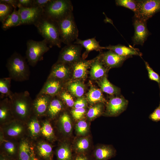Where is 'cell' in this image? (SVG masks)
<instances>
[{
	"instance_id": "1",
	"label": "cell",
	"mask_w": 160,
	"mask_h": 160,
	"mask_svg": "<svg viewBox=\"0 0 160 160\" xmlns=\"http://www.w3.org/2000/svg\"><path fill=\"white\" fill-rule=\"evenodd\" d=\"M34 25L39 33L46 40L50 48L53 46L61 47L62 42L57 22L43 14Z\"/></svg>"
},
{
	"instance_id": "2",
	"label": "cell",
	"mask_w": 160,
	"mask_h": 160,
	"mask_svg": "<svg viewBox=\"0 0 160 160\" xmlns=\"http://www.w3.org/2000/svg\"><path fill=\"white\" fill-rule=\"evenodd\" d=\"M6 67L9 77L12 79L23 81L29 79L30 71L26 59L17 52H15L8 59Z\"/></svg>"
},
{
	"instance_id": "3",
	"label": "cell",
	"mask_w": 160,
	"mask_h": 160,
	"mask_svg": "<svg viewBox=\"0 0 160 160\" xmlns=\"http://www.w3.org/2000/svg\"><path fill=\"white\" fill-rule=\"evenodd\" d=\"M73 7L70 0H51L43 9L44 14L57 22L73 12Z\"/></svg>"
},
{
	"instance_id": "4",
	"label": "cell",
	"mask_w": 160,
	"mask_h": 160,
	"mask_svg": "<svg viewBox=\"0 0 160 160\" xmlns=\"http://www.w3.org/2000/svg\"><path fill=\"white\" fill-rule=\"evenodd\" d=\"M62 43L68 45L78 39L79 31L72 12L57 22Z\"/></svg>"
},
{
	"instance_id": "5",
	"label": "cell",
	"mask_w": 160,
	"mask_h": 160,
	"mask_svg": "<svg viewBox=\"0 0 160 160\" xmlns=\"http://www.w3.org/2000/svg\"><path fill=\"white\" fill-rule=\"evenodd\" d=\"M48 45L44 39L39 41L29 39L27 41L26 58L31 66L34 67L42 60L43 55L49 49Z\"/></svg>"
},
{
	"instance_id": "6",
	"label": "cell",
	"mask_w": 160,
	"mask_h": 160,
	"mask_svg": "<svg viewBox=\"0 0 160 160\" xmlns=\"http://www.w3.org/2000/svg\"><path fill=\"white\" fill-rule=\"evenodd\" d=\"M28 91L12 93L9 98L12 110L17 116L24 118L29 112L31 98Z\"/></svg>"
},
{
	"instance_id": "7",
	"label": "cell",
	"mask_w": 160,
	"mask_h": 160,
	"mask_svg": "<svg viewBox=\"0 0 160 160\" xmlns=\"http://www.w3.org/2000/svg\"><path fill=\"white\" fill-rule=\"evenodd\" d=\"M137 7L134 17L147 21L156 13L160 12V0H137Z\"/></svg>"
},
{
	"instance_id": "8",
	"label": "cell",
	"mask_w": 160,
	"mask_h": 160,
	"mask_svg": "<svg viewBox=\"0 0 160 160\" xmlns=\"http://www.w3.org/2000/svg\"><path fill=\"white\" fill-rule=\"evenodd\" d=\"M82 47L74 44L66 45L60 51L57 62L71 65L77 61L81 59Z\"/></svg>"
},
{
	"instance_id": "9",
	"label": "cell",
	"mask_w": 160,
	"mask_h": 160,
	"mask_svg": "<svg viewBox=\"0 0 160 160\" xmlns=\"http://www.w3.org/2000/svg\"><path fill=\"white\" fill-rule=\"evenodd\" d=\"M128 104V101L123 96L112 97L106 104L104 114L109 116H118L126 109Z\"/></svg>"
},
{
	"instance_id": "10",
	"label": "cell",
	"mask_w": 160,
	"mask_h": 160,
	"mask_svg": "<svg viewBox=\"0 0 160 160\" xmlns=\"http://www.w3.org/2000/svg\"><path fill=\"white\" fill-rule=\"evenodd\" d=\"M18 11L20 15L21 25L34 24L43 15V9L36 7H18Z\"/></svg>"
},
{
	"instance_id": "11",
	"label": "cell",
	"mask_w": 160,
	"mask_h": 160,
	"mask_svg": "<svg viewBox=\"0 0 160 160\" xmlns=\"http://www.w3.org/2000/svg\"><path fill=\"white\" fill-rule=\"evenodd\" d=\"M133 25L135 29L134 35L132 38L133 47L137 44L143 46L151 34L147 27L146 21L134 17Z\"/></svg>"
},
{
	"instance_id": "12",
	"label": "cell",
	"mask_w": 160,
	"mask_h": 160,
	"mask_svg": "<svg viewBox=\"0 0 160 160\" xmlns=\"http://www.w3.org/2000/svg\"><path fill=\"white\" fill-rule=\"evenodd\" d=\"M98 56L100 61L109 69L120 67L125 60L129 58L121 56L110 50L101 52Z\"/></svg>"
},
{
	"instance_id": "13",
	"label": "cell",
	"mask_w": 160,
	"mask_h": 160,
	"mask_svg": "<svg viewBox=\"0 0 160 160\" xmlns=\"http://www.w3.org/2000/svg\"><path fill=\"white\" fill-rule=\"evenodd\" d=\"M95 58L92 59L86 60L81 59L77 61L70 65L72 73V79L73 80L85 79L87 76L88 69L90 68Z\"/></svg>"
},
{
	"instance_id": "14",
	"label": "cell",
	"mask_w": 160,
	"mask_h": 160,
	"mask_svg": "<svg viewBox=\"0 0 160 160\" xmlns=\"http://www.w3.org/2000/svg\"><path fill=\"white\" fill-rule=\"evenodd\" d=\"M66 82L52 78H47L37 95H48L52 97L57 96L64 89Z\"/></svg>"
},
{
	"instance_id": "15",
	"label": "cell",
	"mask_w": 160,
	"mask_h": 160,
	"mask_svg": "<svg viewBox=\"0 0 160 160\" xmlns=\"http://www.w3.org/2000/svg\"><path fill=\"white\" fill-rule=\"evenodd\" d=\"M71 72L70 65L57 62L52 67L48 78L55 79L66 82L70 79Z\"/></svg>"
},
{
	"instance_id": "16",
	"label": "cell",
	"mask_w": 160,
	"mask_h": 160,
	"mask_svg": "<svg viewBox=\"0 0 160 160\" xmlns=\"http://www.w3.org/2000/svg\"><path fill=\"white\" fill-rule=\"evenodd\" d=\"M116 153L112 145H101L96 148L91 156L94 160H108L115 156Z\"/></svg>"
},
{
	"instance_id": "17",
	"label": "cell",
	"mask_w": 160,
	"mask_h": 160,
	"mask_svg": "<svg viewBox=\"0 0 160 160\" xmlns=\"http://www.w3.org/2000/svg\"><path fill=\"white\" fill-rule=\"evenodd\" d=\"M109 69L100 61L98 56L95 58L90 67V78L93 80H99L107 76Z\"/></svg>"
},
{
	"instance_id": "18",
	"label": "cell",
	"mask_w": 160,
	"mask_h": 160,
	"mask_svg": "<svg viewBox=\"0 0 160 160\" xmlns=\"http://www.w3.org/2000/svg\"><path fill=\"white\" fill-rule=\"evenodd\" d=\"M104 47L105 49L112 51L122 56L130 57L133 55H142V53L138 49L134 48L130 45L128 47L119 44L116 45H110Z\"/></svg>"
},
{
	"instance_id": "19",
	"label": "cell",
	"mask_w": 160,
	"mask_h": 160,
	"mask_svg": "<svg viewBox=\"0 0 160 160\" xmlns=\"http://www.w3.org/2000/svg\"><path fill=\"white\" fill-rule=\"evenodd\" d=\"M52 97L42 94L37 95L33 103V108L39 115L44 114L47 111L48 107Z\"/></svg>"
},
{
	"instance_id": "20",
	"label": "cell",
	"mask_w": 160,
	"mask_h": 160,
	"mask_svg": "<svg viewBox=\"0 0 160 160\" xmlns=\"http://www.w3.org/2000/svg\"><path fill=\"white\" fill-rule=\"evenodd\" d=\"M73 44L80 45L85 48V51L83 56L84 58L87 57L88 53L91 51L93 50L100 51L105 49L104 47L100 45L99 42L96 40L95 37L84 40L78 38L74 42Z\"/></svg>"
},
{
	"instance_id": "21",
	"label": "cell",
	"mask_w": 160,
	"mask_h": 160,
	"mask_svg": "<svg viewBox=\"0 0 160 160\" xmlns=\"http://www.w3.org/2000/svg\"><path fill=\"white\" fill-rule=\"evenodd\" d=\"M66 89L72 95L79 98L83 97L85 90L84 84L80 80H73L66 83Z\"/></svg>"
},
{
	"instance_id": "22",
	"label": "cell",
	"mask_w": 160,
	"mask_h": 160,
	"mask_svg": "<svg viewBox=\"0 0 160 160\" xmlns=\"http://www.w3.org/2000/svg\"><path fill=\"white\" fill-rule=\"evenodd\" d=\"M87 101L91 104L103 103L106 104L107 102L102 93V91L94 86H91L86 94Z\"/></svg>"
},
{
	"instance_id": "23",
	"label": "cell",
	"mask_w": 160,
	"mask_h": 160,
	"mask_svg": "<svg viewBox=\"0 0 160 160\" xmlns=\"http://www.w3.org/2000/svg\"><path fill=\"white\" fill-rule=\"evenodd\" d=\"M101 90L111 95H119L120 93L119 88L112 84L108 80L107 76L97 81Z\"/></svg>"
},
{
	"instance_id": "24",
	"label": "cell",
	"mask_w": 160,
	"mask_h": 160,
	"mask_svg": "<svg viewBox=\"0 0 160 160\" xmlns=\"http://www.w3.org/2000/svg\"><path fill=\"white\" fill-rule=\"evenodd\" d=\"M21 18L18 10L14 9L12 13L2 23L1 28L6 31L11 28L21 25Z\"/></svg>"
},
{
	"instance_id": "25",
	"label": "cell",
	"mask_w": 160,
	"mask_h": 160,
	"mask_svg": "<svg viewBox=\"0 0 160 160\" xmlns=\"http://www.w3.org/2000/svg\"><path fill=\"white\" fill-rule=\"evenodd\" d=\"M90 145L89 139L82 137L77 139L74 144V150L76 153L88 154Z\"/></svg>"
},
{
	"instance_id": "26",
	"label": "cell",
	"mask_w": 160,
	"mask_h": 160,
	"mask_svg": "<svg viewBox=\"0 0 160 160\" xmlns=\"http://www.w3.org/2000/svg\"><path fill=\"white\" fill-rule=\"evenodd\" d=\"M35 155L28 143L25 141L21 143L18 153L19 160H31Z\"/></svg>"
},
{
	"instance_id": "27",
	"label": "cell",
	"mask_w": 160,
	"mask_h": 160,
	"mask_svg": "<svg viewBox=\"0 0 160 160\" xmlns=\"http://www.w3.org/2000/svg\"><path fill=\"white\" fill-rule=\"evenodd\" d=\"M52 97L48 107L47 112L51 117L53 118L62 111L63 105L62 101L60 98H52Z\"/></svg>"
},
{
	"instance_id": "28",
	"label": "cell",
	"mask_w": 160,
	"mask_h": 160,
	"mask_svg": "<svg viewBox=\"0 0 160 160\" xmlns=\"http://www.w3.org/2000/svg\"><path fill=\"white\" fill-rule=\"evenodd\" d=\"M57 160H72L73 155L69 145L63 144L57 150L56 152Z\"/></svg>"
},
{
	"instance_id": "29",
	"label": "cell",
	"mask_w": 160,
	"mask_h": 160,
	"mask_svg": "<svg viewBox=\"0 0 160 160\" xmlns=\"http://www.w3.org/2000/svg\"><path fill=\"white\" fill-rule=\"evenodd\" d=\"M12 80L9 77L0 79V97H6L9 98L11 97L13 93L10 89Z\"/></svg>"
},
{
	"instance_id": "30",
	"label": "cell",
	"mask_w": 160,
	"mask_h": 160,
	"mask_svg": "<svg viewBox=\"0 0 160 160\" xmlns=\"http://www.w3.org/2000/svg\"><path fill=\"white\" fill-rule=\"evenodd\" d=\"M105 104L103 103H98L91 107L87 114L89 119L93 120L103 113L105 110Z\"/></svg>"
},
{
	"instance_id": "31",
	"label": "cell",
	"mask_w": 160,
	"mask_h": 160,
	"mask_svg": "<svg viewBox=\"0 0 160 160\" xmlns=\"http://www.w3.org/2000/svg\"><path fill=\"white\" fill-rule=\"evenodd\" d=\"M38 153L41 158L45 160H51L52 157V148L49 144L43 143L37 147Z\"/></svg>"
},
{
	"instance_id": "32",
	"label": "cell",
	"mask_w": 160,
	"mask_h": 160,
	"mask_svg": "<svg viewBox=\"0 0 160 160\" xmlns=\"http://www.w3.org/2000/svg\"><path fill=\"white\" fill-rule=\"evenodd\" d=\"M69 115L66 112L64 113L60 119L62 129L66 134H70L72 131V124Z\"/></svg>"
},
{
	"instance_id": "33",
	"label": "cell",
	"mask_w": 160,
	"mask_h": 160,
	"mask_svg": "<svg viewBox=\"0 0 160 160\" xmlns=\"http://www.w3.org/2000/svg\"><path fill=\"white\" fill-rule=\"evenodd\" d=\"M14 9L10 5L0 1V21L1 23L12 13Z\"/></svg>"
},
{
	"instance_id": "34",
	"label": "cell",
	"mask_w": 160,
	"mask_h": 160,
	"mask_svg": "<svg viewBox=\"0 0 160 160\" xmlns=\"http://www.w3.org/2000/svg\"><path fill=\"white\" fill-rule=\"evenodd\" d=\"M57 96L63 101L68 106H73L74 102L72 95L67 90L63 89Z\"/></svg>"
},
{
	"instance_id": "35",
	"label": "cell",
	"mask_w": 160,
	"mask_h": 160,
	"mask_svg": "<svg viewBox=\"0 0 160 160\" xmlns=\"http://www.w3.org/2000/svg\"><path fill=\"white\" fill-rule=\"evenodd\" d=\"M116 4L117 6L123 7L129 9L134 13L137 7V0H116Z\"/></svg>"
},
{
	"instance_id": "36",
	"label": "cell",
	"mask_w": 160,
	"mask_h": 160,
	"mask_svg": "<svg viewBox=\"0 0 160 160\" xmlns=\"http://www.w3.org/2000/svg\"><path fill=\"white\" fill-rule=\"evenodd\" d=\"M89 127L87 122L84 120L78 121L76 126V129L77 134L80 136H84L88 131Z\"/></svg>"
},
{
	"instance_id": "37",
	"label": "cell",
	"mask_w": 160,
	"mask_h": 160,
	"mask_svg": "<svg viewBox=\"0 0 160 160\" xmlns=\"http://www.w3.org/2000/svg\"><path fill=\"white\" fill-rule=\"evenodd\" d=\"M146 68L148 71L149 78L151 80L157 83L160 89V76L150 67L148 63L145 61Z\"/></svg>"
},
{
	"instance_id": "38",
	"label": "cell",
	"mask_w": 160,
	"mask_h": 160,
	"mask_svg": "<svg viewBox=\"0 0 160 160\" xmlns=\"http://www.w3.org/2000/svg\"><path fill=\"white\" fill-rule=\"evenodd\" d=\"M28 128L31 135L33 136L37 135L40 131V125L37 121L35 119L32 120L30 122Z\"/></svg>"
},
{
	"instance_id": "39",
	"label": "cell",
	"mask_w": 160,
	"mask_h": 160,
	"mask_svg": "<svg viewBox=\"0 0 160 160\" xmlns=\"http://www.w3.org/2000/svg\"><path fill=\"white\" fill-rule=\"evenodd\" d=\"M42 134L45 137L49 138L53 135V129L50 123L46 122L43 125L41 129Z\"/></svg>"
},
{
	"instance_id": "40",
	"label": "cell",
	"mask_w": 160,
	"mask_h": 160,
	"mask_svg": "<svg viewBox=\"0 0 160 160\" xmlns=\"http://www.w3.org/2000/svg\"><path fill=\"white\" fill-rule=\"evenodd\" d=\"M23 129V128L21 126L16 125L8 129L7 134L9 136H16L22 132Z\"/></svg>"
},
{
	"instance_id": "41",
	"label": "cell",
	"mask_w": 160,
	"mask_h": 160,
	"mask_svg": "<svg viewBox=\"0 0 160 160\" xmlns=\"http://www.w3.org/2000/svg\"><path fill=\"white\" fill-rule=\"evenodd\" d=\"M86 112L85 108H74L71 111L72 116L76 120H80L82 119Z\"/></svg>"
},
{
	"instance_id": "42",
	"label": "cell",
	"mask_w": 160,
	"mask_h": 160,
	"mask_svg": "<svg viewBox=\"0 0 160 160\" xmlns=\"http://www.w3.org/2000/svg\"><path fill=\"white\" fill-rule=\"evenodd\" d=\"M87 101L86 98L82 97L78 98L74 102V108H85L87 105Z\"/></svg>"
},
{
	"instance_id": "43",
	"label": "cell",
	"mask_w": 160,
	"mask_h": 160,
	"mask_svg": "<svg viewBox=\"0 0 160 160\" xmlns=\"http://www.w3.org/2000/svg\"><path fill=\"white\" fill-rule=\"evenodd\" d=\"M4 148L8 155L10 157L14 155L16 153L15 146L13 143L10 142H7L4 144Z\"/></svg>"
},
{
	"instance_id": "44",
	"label": "cell",
	"mask_w": 160,
	"mask_h": 160,
	"mask_svg": "<svg viewBox=\"0 0 160 160\" xmlns=\"http://www.w3.org/2000/svg\"><path fill=\"white\" fill-rule=\"evenodd\" d=\"M149 118L154 121H160V102L159 106L150 115Z\"/></svg>"
},
{
	"instance_id": "45",
	"label": "cell",
	"mask_w": 160,
	"mask_h": 160,
	"mask_svg": "<svg viewBox=\"0 0 160 160\" xmlns=\"http://www.w3.org/2000/svg\"><path fill=\"white\" fill-rule=\"evenodd\" d=\"M51 0H33L32 7H36L44 9Z\"/></svg>"
},
{
	"instance_id": "46",
	"label": "cell",
	"mask_w": 160,
	"mask_h": 160,
	"mask_svg": "<svg viewBox=\"0 0 160 160\" xmlns=\"http://www.w3.org/2000/svg\"><path fill=\"white\" fill-rule=\"evenodd\" d=\"M72 160H94L88 154H77L73 156Z\"/></svg>"
},
{
	"instance_id": "47",
	"label": "cell",
	"mask_w": 160,
	"mask_h": 160,
	"mask_svg": "<svg viewBox=\"0 0 160 160\" xmlns=\"http://www.w3.org/2000/svg\"><path fill=\"white\" fill-rule=\"evenodd\" d=\"M18 1L19 5L18 7L20 6L24 7H32L33 0H18Z\"/></svg>"
},
{
	"instance_id": "48",
	"label": "cell",
	"mask_w": 160,
	"mask_h": 160,
	"mask_svg": "<svg viewBox=\"0 0 160 160\" xmlns=\"http://www.w3.org/2000/svg\"><path fill=\"white\" fill-rule=\"evenodd\" d=\"M0 1L8 4L15 9L18 7L19 5L18 0H1Z\"/></svg>"
},
{
	"instance_id": "49",
	"label": "cell",
	"mask_w": 160,
	"mask_h": 160,
	"mask_svg": "<svg viewBox=\"0 0 160 160\" xmlns=\"http://www.w3.org/2000/svg\"><path fill=\"white\" fill-rule=\"evenodd\" d=\"M9 158L3 156L1 157L0 160H10Z\"/></svg>"
},
{
	"instance_id": "50",
	"label": "cell",
	"mask_w": 160,
	"mask_h": 160,
	"mask_svg": "<svg viewBox=\"0 0 160 160\" xmlns=\"http://www.w3.org/2000/svg\"><path fill=\"white\" fill-rule=\"evenodd\" d=\"M31 160H41V159L36 157L35 156L33 157Z\"/></svg>"
}]
</instances>
